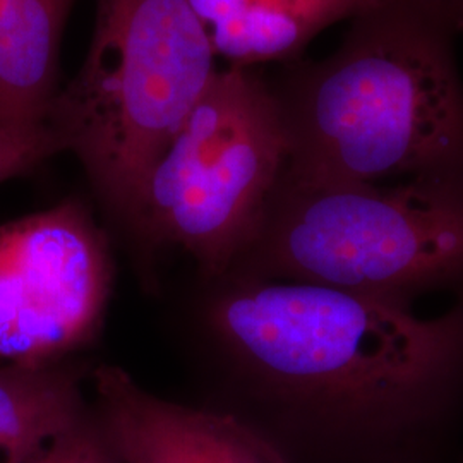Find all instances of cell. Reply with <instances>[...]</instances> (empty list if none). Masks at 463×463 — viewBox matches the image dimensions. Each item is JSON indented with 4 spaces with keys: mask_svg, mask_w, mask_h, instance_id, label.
I'll return each mask as SVG.
<instances>
[{
    "mask_svg": "<svg viewBox=\"0 0 463 463\" xmlns=\"http://www.w3.org/2000/svg\"><path fill=\"white\" fill-rule=\"evenodd\" d=\"M206 326L249 395L325 434L400 432L463 384V304L412 306L309 283L223 275Z\"/></svg>",
    "mask_w": 463,
    "mask_h": 463,
    "instance_id": "cell-1",
    "label": "cell"
},
{
    "mask_svg": "<svg viewBox=\"0 0 463 463\" xmlns=\"http://www.w3.org/2000/svg\"><path fill=\"white\" fill-rule=\"evenodd\" d=\"M463 11L386 0L352 19L340 49L273 84L287 172L338 183L463 184Z\"/></svg>",
    "mask_w": 463,
    "mask_h": 463,
    "instance_id": "cell-2",
    "label": "cell"
},
{
    "mask_svg": "<svg viewBox=\"0 0 463 463\" xmlns=\"http://www.w3.org/2000/svg\"><path fill=\"white\" fill-rule=\"evenodd\" d=\"M225 275L309 283L412 306L463 304V184L338 183L283 172Z\"/></svg>",
    "mask_w": 463,
    "mask_h": 463,
    "instance_id": "cell-3",
    "label": "cell"
},
{
    "mask_svg": "<svg viewBox=\"0 0 463 463\" xmlns=\"http://www.w3.org/2000/svg\"><path fill=\"white\" fill-rule=\"evenodd\" d=\"M215 59L189 0H99L88 55L47 128L118 218L215 76Z\"/></svg>",
    "mask_w": 463,
    "mask_h": 463,
    "instance_id": "cell-4",
    "label": "cell"
},
{
    "mask_svg": "<svg viewBox=\"0 0 463 463\" xmlns=\"http://www.w3.org/2000/svg\"><path fill=\"white\" fill-rule=\"evenodd\" d=\"M287 164L273 84L254 67L216 71L124 222L146 241L183 248L216 280L256 235Z\"/></svg>",
    "mask_w": 463,
    "mask_h": 463,
    "instance_id": "cell-5",
    "label": "cell"
},
{
    "mask_svg": "<svg viewBox=\"0 0 463 463\" xmlns=\"http://www.w3.org/2000/svg\"><path fill=\"white\" fill-rule=\"evenodd\" d=\"M112 281L107 237L81 199L0 225V359L52 364L90 345Z\"/></svg>",
    "mask_w": 463,
    "mask_h": 463,
    "instance_id": "cell-6",
    "label": "cell"
},
{
    "mask_svg": "<svg viewBox=\"0 0 463 463\" xmlns=\"http://www.w3.org/2000/svg\"><path fill=\"white\" fill-rule=\"evenodd\" d=\"M91 384L95 412L122 463H290L246 419L158 397L122 367H95Z\"/></svg>",
    "mask_w": 463,
    "mask_h": 463,
    "instance_id": "cell-7",
    "label": "cell"
},
{
    "mask_svg": "<svg viewBox=\"0 0 463 463\" xmlns=\"http://www.w3.org/2000/svg\"><path fill=\"white\" fill-rule=\"evenodd\" d=\"M76 0H0V139L50 136L59 53Z\"/></svg>",
    "mask_w": 463,
    "mask_h": 463,
    "instance_id": "cell-8",
    "label": "cell"
},
{
    "mask_svg": "<svg viewBox=\"0 0 463 463\" xmlns=\"http://www.w3.org/2000/svg\"><path fill=\"white\" fill-rule=\"evenodd\" d=\"M386 0H189L216 57L233 67L292 61L331 24Z\"/></svg>",
    "mask_w": 463,
    "mask_h": 463,
    "instance_id": "cell-9",
    "label": "cell"
},
{
    "mask_svg": "<svg viewBox=\"0 0 463 463\" xmlns=\"http://www.w3.org/2000/svg\"><path fill=\"white\" fill-rule=\"evenodd\" d=\"M90 411L83 371L69 359L0 365V463H33Z\"/></svg>",
    "mask_w": 463,
    "mask_h": 463,
    "instance_id": "cell-10",
    "label": "cell"
},
{
    "mask_svg": "<svg viewBox=\"0 0 463 463\" xmlns=\"http://www.w3.org/2000/svg\"><path fill=\"white\" fill-rule=\"evenodd\" d=\"M33 463H122L95 407L61 434Z\"/></svg>",
    "mask_w": 463,
    "mask_h": 463,
    "instance_id": "cell-11",
    "label": "cell"
},
{
    "mask_svg": "<svg viewBox=\"0 0 463 463\" xmlns=\"http://www.w3.org/2000/svg\"><path fill=\"white\" fill-rule=\"evenodd\" d=\"M53 155L55 149L49 141L43 139H0V184L30 172L32 168L40 165Z\"/></svg>",
    "mask_w": 463,
    "mask_h": 463,
    "instance_id": "cell-12",
    "label": "cell"
},
{
    "mask_svg": "<svg viewBox=\"0 0 463 463\" xmlns=\"http://www.w3.org/2000/svg\"><path fill=\"white\" fill-rule=\"evenodd\" d=\"M448 4H451V5H455V7H458V9H462L463 11V0H445Z\"/></svg>",
    "mask_w": 463,
    "mask_h": 463,
    "instance_id": "cell-13",
    "label": "cell"
}]
</instances>
